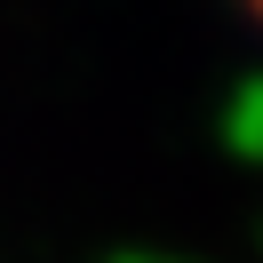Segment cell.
Wrapping results in <instances>:
<instances>
[{
  "label": "cell",
  "instance_id": "cell-1",
  "mask_svg": "<svg viewBox=\"0 0 263 263\" xmlns=\"http://www.w3.org/2000/svg\"><path fill=\"white\" fill-rule=\"evenodd\" d=\"M239 8H247V16H255V24H263V0H239Z\"/></svg>",
  "mask_w": 263,
  "mask_h": 263
}]
</instances>
